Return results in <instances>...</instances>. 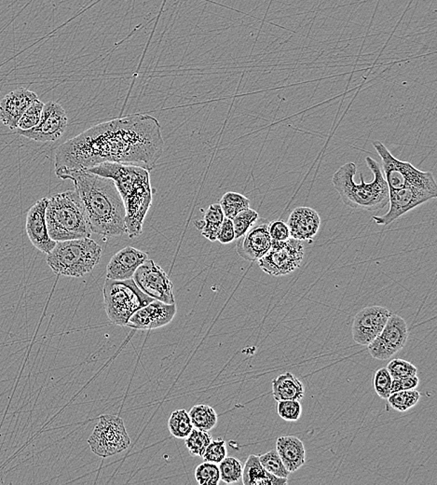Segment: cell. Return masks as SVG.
Listing matches in <instances>:
<instances>
[{
    "mask_svg": "<svg viewBox=\"0 0 437 485\" xmlns=\"http://www.w3.org/2000/svg\"><path fill=\"white\" fill-rule=\"evenodd\" d=\"M277 403V412L282 420L296 422L301 418L302 407L299 401H280Z\"/></svg>",
    "mask_w": 437,
    "mask_h": 485,
    "instance_id": "8d00e7d4",
    "label": "cell"
},
{
    "mask_svg": "<svg viewBox=\"0 0 437 485\" xmlns=\"http://www.w3.org/2000/svg\"><path fill=\"white\" fill-rule=\"evenodd\" d=\"M268 222L259 219L237 243L239 256L248 261H258L271 246V238L268 234Z\"/></svg>",
    "mask_w": 437,
    "mask_h": 485,
    "instance_id": "e0dca14e",
    "label": "cell"
},
{
    "mask_svg": "<svg viewBox=\"0 0 437 485\" xmlns=\"http://www.w3.org/2000/svg\"><path fill=\"white\" fill-rule=\"evenodd\" d=\"M389 197V211L384 216H373V220L378 225H390L407 212L413 210L431 200L436 199L437 189L407 186L396 191H390Z\"/></svg>",
    "mask_w": 437,
    "mask_h": 485,
    "instance_id": "8fae6325",
    "label": "cell"
},
{
    "mask_svg": "<svg viewBox=\"0 0 437 485\" xmlns=\"http://www.w3.org/2000/svg\"><path fill=\"white\" fill-rule=\"evenodd\" d=\"M393 378L391 376L390 372H388L387 368H381L376 372L375 376H374V389L377 395L379 398H384V400H387L392 394L391 392V389H392Z\"/></svg>",
    "mask_w": 437,
    "mask_h": 485,
    "instance_id": "d590c367",
    "label": "cell"
},
{
    "mask_svg": "<svg viewBox=\"0 0 437 485\" xmlns=\"http://www.w3.org/2000/svg\"><path fill=\"white\" fill-rule=\"evenodd\" d=\"M202 212H204L202 210ZM204 217L202 220H196L195 226L202 232V237L215 242L219 232L220 227L224 220V213L219 203H213L204 212Z\"/></svg>",
    "mask_w": 437,
    "mask_h": 485,
    "instance_id": "d4e9b609",
    "label": "cell"
},
{
    "mask_svg": "<svg viewBox=\"0 0 437 485\" xmlns=\"http://www.w3.org/2000/svg\"><path fill=\"white\" fill-rule=\"evenodd\" d=\"M393 313L382 306H367L357 313L353 323V341L367 346L382 332Z\"/></svg>",
    "mask_w": 437,
    "mask_h": 485,
    "instance_id": "9a60e30c",
    "label": "cell"
},
{
    "mask_svg": "<svg viewBox=\"0 0 437 485\" xmlns=\"http://www.w3.org/2000/svg\"><path fill=\"white\" fill-rule=\"evenodd\" d=\"M419 379L418 376H410V377L393 379L391 392L404 391V390L416 389L419 386Z\"/></svg>",
    "mask_w": 437,
    "mask_h": 485,
    "instance_id": "b9f144b4",
    "label": "cell"
},
{
    "mask_svg": "<svg viewBox=\"0 0 437 485\" xmlns=\"http://www.w3.org/2000/svg\"><path fill=\"white\" fill-rule=\"evenodd\" d=\"M164 151L159 120L148 114H131L99 123L63 143L56 149V170H81L103 163L156 168Z\"/></svg>",
    "mask_w": 437,
    "mask_h": 485,
    "instance_id": "6da1fadb",
    "label": "cell"
},
{
    "mask_svg": "<svg viewBox=\"0 0 437 485\" xmlns=\"http://www.w3.org/2000/svg\"><path fill=\"white\" fill-rule=\"evenodd\" d=\"M39 99L35 92L27 88H17L0 101V122L11 130H16L22 114L34 101Z\"/></svg>",
    "mask_w": 437,
    "mask_h": 485,
    "instance_id": "d6986e66",
    "label": "cell"
},
{
    "mask_svg": "<svg viewBox=\"0 0 437 485\" xmlns=\"http://www.w3.org/2000/svg\"><path fill=\"white\" fill-rule=\"evenodd\" d=\"M226 218L233 220L240 212L250 208V200L238 192H226L219 203Z\"/></svg>",
    "mask_w": 437,
    "mask_h": 485,
    "instance_id": "4316f807",
    "label": "cell"
},
{
    "mask_svg": "<svg viewBox=\"0 0 437 485\" xmlns=\"http://www.w3.org/2000/svg\"><path fill=\"white\" fill-rule=\"evenodd\" d=\"M56 176L70 179L81 197L91 232L103 237H119L126 234L124 201L115 182L86 169H57Z\"/></svg>",
    "mask_w": 437,
    "mask_h": 485,
    "instance_id": "7a4b0ae2",
    "label": "cell"
},
{
    "mask_svg": "<svg viewBox=\"0 0 437 485\" xmlns=\"http://www.w3.org/2000/svg\"><path fill=\"white\" fill-rule=\"evenodd\" d=\"M176 315V303L153 300L131 315L126 327L133 329H156L171 323Z\"/></svg>",
    "mask_w": 437,
    "mask_h": 485,
    "instance_id": "2e32d148",
    "label": "cell"
},
{
    "mask_svg": "<svg viewBox=\"0 0 437 485\" xmlns=\"http://www.w3.org/2000/svg\"><path fill=\"white\" fill-rule=\"evenodd\" d=\"M103 295L107 317L117 326L126 327L134 312L153 301L138 288L133 278L127 280L107 278Z\"/></svg>",
    "mask_w": 437,
    "mask_h": 485,
    "instance_id": "52a82bcc",
    "label": "cell"
},
{
    "mask_svg": "<svg viewBox=\"0 0 437 485\" xmlns=\"http://www.w3.org/2000/svg\"><path fill=\"white\" fill-rule=\"evenodd\" d=\"M227 446L224 440L212 441L202 455L204 461L219 464L225 458H227Z\"/></svg>",
    "mask_w": 437,
    "mask_h": 485,
    "instance_id": "f35d334b",
    "label": "cell"
},
{
    "mask_svg": "<svg viewBox=\"0 0 437 485\" xmlns=\"http://www.w3.org/2000/svg\"><path fill=\"white\" fill-rule=\"evenodd\" d=\"M365 163L374 175L372 182L365 183L362 173L360 174L361 182H354L357 166L350 162L345 163L334 174V188L341 195L342 202L356 210H381L389 203V187L379 163L371 157L365 158Z\"/></svg>",
    "mask_w": 437,
    "mask_h": 485,
    "instance_id": "277c9868",
    "label": "cell"
},
{
    "mask_svg": "<svg viewBox=\"0 0 437 485\" xmlns=\"http://www.w3.org/2000/svg\"><path fill=\"white\" fill-rule=\"evenodd\" d=\"M259 219L258 212L250 208L237 214L233 219L235 239L242 237Z\"/></svg>",
    "mask_w": 437,
    "mask_h": 485,
    "instance_id": "e575fe53",
    "label": "cell"
},
{
    "mask_svg": "<svg viewBox=\"0 0 437 485\" xmlns=\"http://www.w3.org/2000/svg\"><path fill=\"white\" fill-rule=\"evenodd\" d=\"M408 338L407 324L404 318L392 314L386 325L378 336L368 344L371 357L378 360H387L401 351Z\"/></svg>",
    "mask_w": 437,
    "mask_h": 485,
    "instance_id": "4fadbf2b",
    "label": "cell"
},
{
    "mask_svg": "<svg viewBox=\"0 0 437 485\" xmlns=\"http://www.w3.org/2000/svg\"><path fill=\"white\" fill-rule=\"evenodd\" d=\"M168 429L176 439H185L194 429L190 415L184 409L174 410L168 421Z\"/></svg>",
    "mask_w": 437,
    "mask_h": 485,
    "instance_id": "83f0119b",
    "label": "cell"
},
{
    "mask_svg": "<svg viewBox=\"0 0 437 485\" xmlns=\"http://www.w3.org/2000/svg\"><path fill=\"white\" fill-rule=\"evenodd\" d=\"M88 444L94 455L107 458L127 450L131 439L122 418L105 415L100 416Z\"/></svg>",
    "mask_w": 437,
    "mask_h": 485,
    "instance_id": "9c48e42d",
    "label": "cell"
},
{
    "mask_svg": "<svg viewBox=\"0 0 437 485\" xmlns=\"http://www.w3.org/2000/svg\"><path fill=\"white\" fill-rule=\"evenodd\" d=\"M304 254L301 241L291 237L282 242L271 240L270 251L258 260L259 266L270 277H284L301 265Z\"/></svg>",
    "mask_w": 437,
    "mask_h": 485,
    "instance_id": "30bf717a",
    "label": "cell"
},
{
    "mask_svg": "<svg viewBox=\"0 0 437 485\" xmlns=\"http://www.w3.org/2000/svg\"><path fill=\"white\" fill-rule=\"evenodd\" d=\"M101 258V246L89 237L56 242L46 261L60 277H82L93 271Z\"/></svg>",
    "mask_w": 437,
    "mask_h": 485,
    "instance_id": "8992f818",
    "label": "cell"
},
{
    "mask_svg": "<svg viewBox=\"0 0 437 485\" xmlns=\"http://www.w3.org/2000/svg\"><path fill=\"white\" fill-rule=\"evenodd\" d=\"M242 484L244 485H285L287 478L276 477L262 467L258 455L248 456L242 470Z\"/></svg>",
    "mask_w": 437,
    "mask_h": 485,
    "instance_id": "603a6c76",
    "label": "cell"
},
{
    "mask_svg": "<svg viewBox=\"0 0 437 485\" xmlns=\"http://www.w3.org/2000/svg\"><path fill=\"white\" fill-rule=\"evenodd\" d=\"M86 170L113 179L126 212V234L130 238L139 237L143 232L145 217L152 205L150 171L142 166L117 163H100Z\"/></svg>",
    "mask_w": 437,
    "mask_h": 485,
    "instance_id": "3957f363",
    "label": "cell"
},
{
    "mask_svg": "<svg viewBox=\"0 0 437 485\" xmlns=\"http://www.w3.org/2000/svg\"><path fill=\"white\" fill-rule=\"evenodd\" d=\"M374 149L381 158L385 174V180L390 191L407 186L426 187L437 189V184L432 172L419 170L408 162H403L393 156L386 146L379 140L372 143Z\"/></svg>",
    "mask_w": 437,
    "mask_h": 485,
    "instance_id": "ba28073f",
    "label": "cell"
},
{
    "mask_svg": "<svg viewBox=\"0 0 437 485\" xmlns=\"http://www.w3.org/2000/svg\"><path fill=\"white\" fill-rule=\"evenodd\" d=\"M44 103L41 100L37 99L31 104L30 107L25 111L21 119H20L17 131H27L35 127L41 120L42 110H44Z\"/></svg>",
    "mask_w": 437,
    "mask_h": 485,
    "instance_id": "d6a6232c",
    "label": "cell"
},
{
    "mask_svg": "<svg viewBox=\"0 0 437 485\" xmlns=\"http://www.w3.org/2000/svg\"><path fill=\"white\" fill-rule=\"evenodd\" d=\"M220 480L223 483L230 484L238 483L242 479V462L235 458H225L219 463Z\"/></svg>",
    "mask_w": 437,
    "mask_h": 485,
    "instance_id": "4dcf8cb0",
    "label": "cell"
},
{
    "mask_svg": "<svg viewBox=\"0 0 437 485\" xmlns=\"http://www.w3.org/2000/svg\"><path fill=\"white\" fill-rule=\"evenodd\" d=\"M234 240H235V232H234L233 220L225 217L220 227L216 241L226 245V244L233 242Z\"/></svg>",
    "mask_w": 437,
    "mask_h": 485,
    "instance_id": "60d3db41",
    "label": "cell"
},
{
    "mask_svg": "<svg viewBox=\"0 0 437 485\" xmlns=\"http://www.w3.org/2000/svg\"><path fill=\"white\" fill-rule=\"evenodd\" d=\"M45 217L48 235L56 242L91 237L86 213L76 191L70 189L48 198Z\"/></svg>",
    "mask_w": 437,
    "mask_h": 485,
    "instance_id": "5b68a950",
    "label": "cell"
},
{
    "mask_svg": "<svg viewBox=\"0 0 437 485\" xmlns=\"http://www.w3.org/2000/svg\"><path fill=\"white\" fill-rule=\"evenodd\" d=\"M290 237L299 241H311L318 234L321 218L311 208H296L290 214L287 222Z\"/></svg>",
    "mask_w": 437,
    "mask_h": 485,
    "instance_id": "44dd1931",
    "label": "cell"
},
{
    "mask_svg": "<svg viewBox=\"0 0 437 485\" xmlns=\"http://www.w3.org/2000/svg\"><path fill=\"white\" fill-rule=\"evenodd\" d=\"M388 372H390L393 379H400L410 377V376L417 375L418 369L412 363H408L401 358L393 360L387 365Z\"/></svg>",
    "mask_w": 437,
    "mask_h": 485,
    "instance_id": "74e56055",
    "label": "cell"
},
{
    "mask_svg": "<svg viewBox=\"0 0 437 485\" xmlns=\"http://www.w3.org/2000/svg\"><path fill=\"white\" fill-rule=\"evenodd\" d=\"M268 229L271 240L282 242V241H287L290 238V232L287 224L282 222V220L268 222Z\"/></svg>",
    "mask_w": 437,
    "mask_h": 485,
    "instance_id": "ab89813d",
    "label": "cell"
},
{
    "mask_svg": "<svg viewBox=\"0 0 437 485\" xmlns=\"http://www.w3.org/2000/svg\"><path fill=\"white\" fill-rule=\"evenodd\" d=\"M276 452L290 473L296 472L306 463L304 444L295 436L280 437L276 441Z\"/></svg>",
    "mask_w": 437,
    "mask_h": 485,
    "instance_id": "7402d4cb",
    "label": "cell"
},
{
    "mask_svg": "<svg viewBox=\"0 0 437 485\" xmlns=\"http://www.w3.org/2000/svg\"><path fill=\"white\" fill-rule=\"evenodd\" d=\"M133 279L138 288L153 300L167 304L176 303L172 281L155 261L145 260L134 272Z\"/></svg>",
    "mask_w": 437,
    "mask_h": 485,
    "instance_id": "7c38bea8",
    "label": "cell"
},
{
    "mask_svg": "<svg viewBox=\"0 0 437 485\" xmlns=\"http://www.w3.org/2000/svg\"><path fill=\"white\" fill-rule=\"evenodd\" d=\"M273 395L274 400L301 401L304 398L305 389L302 382L293 373L285 372L273 379Z\"/></svg>",
    "mask_w": 437,
    "mask_h": 485,
    "instance_id": "cb8c5ba5",
    "label": "cell"
},
{
    "mask_svg": "<svg viewBox=\"0 0 437 485\" xmlns=\"http://www.w3.org/2000/svg\"><path fill=\"white\" fill-rule=\"evenodd\" d=\"M212 441V435L208 432L193 429L190 435L185 439V444L191 455L202 458L205 450Z\"/></svg>",
    "mask_w": 437,
    "mask_h": 485,
    "instance_id": "f546056e",
    "label": "cell"
},
{
    "mask_svg": "<svg viewBox=\"0 0 437 485\" xmlns=\"http://www.w3.org/2000/svg\"><path fill=\"white\" fill-rule=\"evenodd\" d=\"M67 112L59 103L48 101L44 104L41 120L35 127L18 134L37 142H54L61 139L67 130Z\"/></svg>",
    "mask_w": 437,
    "mask_h": 485,
    "instance_id": "5bb4252c",
    "label": "cell"
},
{
    "mask_svg": "<svg viewBox=\"0 0 437 485\" xmlns=\"http://www.w3.org/2000/svg\"><path fill=\"white\" fill-rule=\"evenodd\" d=\"M195 480L200 485H218L220 473L218 465L204 461L195 470Z\"/></svg>",
    "mask_w": 437,
    "mask_h": 485,
    "instance_id": "836d02e7",
    "label": "cell"
},
{
    "mask_svg": "<svg viewBox=\"0 0 437 485\" xmlns=\"http://www.w3.org/2000/svg\"><path fill=\"white\" fill-rule=\"evenodd\" d=\"M259 458L262 467L271 474L276 476V477L287 479L289 476L290 472L285 467L276 450H271L270 452L259 456Z\"/></svg>",
    "mask_w": 437,
    "mask_h": 485,
    "instance_id": "1f68e13d",
    "label": "cell"
},
{
    "mask_svg": "<svg viewBox=\"0 0 437 485\" xmlns=\"http://www.w3.org/2000/svg\"><path fill=\"white\" fill-rule=\"evenodd\" d=\"M47 203L48 198L46 197L37 201L35 205L28 210L25 220L28 239L37 249L44 254L50 253L56 244L48 235L45 217Z\"/></svg>",
    "mask_w": 437,
    "mask_h": 485,
    "instance_id": "ac0fdd59",
    "label": "cell"
},
{
    "mask_svg": "<svg viewBox=\"0 0 437 485\" xmlns=\"http://www.w3.org/2000/svg\"><path fill=\"white\" fill-rule=\"evenodd\" d=\"M387 400L393 409L396 410L397 412H404L418 404L419 401L421 400V393L417 391L416 389L404 390V391L392 393Z\"/></svg>",
    "mask_w": 437,
    "mask_h": 485,
    "instance_id": "f1b7e54d",
    "label": "cell"
},
{
    "mask_svg": "<svg viewBox=\"0 0 437 485\" xmlns=\"http://www.w3.org/2000/svg\"><path fill=\"white\" fill-rule=\"evenodd\" d=\"M194 429L209 432L218 424V416L213 407L207 404H199L188 412Z\"/></svg>",
    "mask_w": 437,
    "mask_h": 485,
    "instance_id": "484cf974",
    "label": "cell"
},
{
    "mask_svg": "<svg viewBox=\"0 0 437 485\" xmlns=\"http://www.w3.org/2000/svg\"><path fill=\"white\" fill-rule=\"evenodd\" d=\"M148 260V254L133 246H126L117 252L107 266V278L113 280H127L133 278L134 272Z\"/></svg>",
    "mask_w": 437,
    "mask_h": 485,
    "instance_id": "ffe728a7",
    "label": "cell"
}]
</instances>
